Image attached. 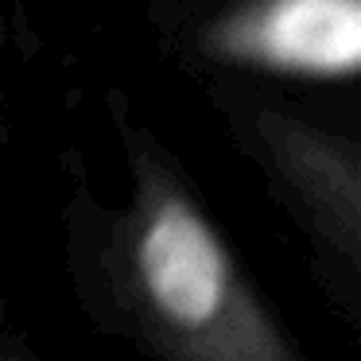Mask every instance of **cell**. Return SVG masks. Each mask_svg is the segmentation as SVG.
<instances>
[{
	"mask_svg": "<svg viewBox=\"0 0 361 361\" xmlns=\"http://www.w3.org/2000/svg\"><path fill=\"white\" fill-rule=\"evenodd\" d=\"M198 59L226 71L353 82L361 0H229L195 32Z\"/></svg>",
	"mask_w": 361,
	"mask_h": 361,
	"instance_id": "obj_3",
	"label": "cell"
},
{
	"mask_svg": "<svg viewBox=\"0 0 361 361\" xmlns=\"http://www.w3.org/2000/svg\"><path fill=\"white\" fill-rule=\"evenodd\" d=\"M128 202L105 237L113 319L175 361H295L280 319L148 128L121 113Z\"/></svg>",
	"mask_w": 361,
	"mask_h": 361,
	"instance_id": "obj_1",
	"label": "cell"
},
{
	"mask_svg": "<svg viewBox=\"0 0 361 361\" xmlns=\"http://www.w3.org/2000/svg\"><path fill=\"white\" fill-rule=\"evenodd\" d=\"M221 109L241 148L264 167L276 195L295 214L326 283L342 303L361 291V156L353 136L330 133L268 97L229 94Z\"/></svg>",
	"mask_w": 361,
	"mask_h": 361,
	"instance_id": "obj_2",
	"label": "cell"
}]
</instances>
